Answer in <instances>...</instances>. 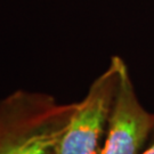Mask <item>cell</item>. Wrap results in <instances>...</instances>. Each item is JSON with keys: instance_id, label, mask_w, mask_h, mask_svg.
<instances>
[{"instance_id": "1", "label": "cell", "mask_w": 154, "mask_h": 154, "mask_svg": "<svg viewBox=\"0 0 154 154\" xmlns=\"http://www.w3.org/2000/svg\"><path fill=\"white\" fill-rule=\"evenodd\" d=\"M75 103L17 89L0 100V154H55Z\"/></svg>"}, {"instance_id": "2", "label": "cell", "mask_w": 154, "mask_h": 154, "mask_svg": "<svg viewBox=\"0 0 154 154\" xmlns=\"http://www.w3.org/2000/svg\"><path fill=\"white\" fill-rule=\"evenodd\" d=\"M125 65L121 57L113 56L91 82L82 100L75 103L55 154H99Z\"/></svg>"}, {"instance_id": "3", "label": "cell", "mask_w": 154, "mask_h": 154, "mask_svg": "<svg viewBox=\"0 0 154 154\" xmlns=\"http://www.w3.org/2000/svg\"><path fill=\"white\" fill-rule=\"evenodd\" d=\"M154 127V114L139 102L127 64L99 154H140Z\"/></svg>"}, {"instance_id": "4", "label": "cell", "mask_w": 154, "mask_h": 154, "mask_svg": "<svg viewBox=\"0 0 154 154\" xmlns=\"http://www.w3.org/2000/svg\"><path fill=\"white\" fill-rule=\"evenodd\" d=\"M140 154H154V127L153 130H152V134L149 138V142L146 143L144 149L140 152Z\"/></svg>"}]
</instances>
